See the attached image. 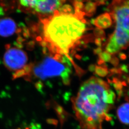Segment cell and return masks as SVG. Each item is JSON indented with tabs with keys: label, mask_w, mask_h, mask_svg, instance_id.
<instances>
[{
	"label": "cell",
	"mask_w": 129,
	"mask_h": 129,
	"mask_svg": "<svg viewBox=\"0 0 129 129\" xmlns=\"http://www.w3.org/2000/svg\"><path fill=\"white\" fill-rule=\"evenodd\" d=\"M115 95L108 84L91 77L81 85L72 100L75 115L82 129H103V122L111 119L110 111Z\"/></svg>",
	"instance_id": "1"
},
{
	"label": "cell",
	"mask_w": 129,
	"mask_h": 129,
	"mask_svg": "<svg viewBox=\"0 0 129 129\" xmlns=\"http://www.w3.org/2000/svg\"><path fill=\"white\" fill-rule=\"evenodd\" d=\"M83 13L56 11L42 21L43 42L53 54L66 55L86 29Z\"/></svg>",
	"instance_id": "2"
},
{
	"label": "cell",
	"mask_w": 129,
	"mask_h": 129,
	"mask_svg": "<svg viewBox=\"0 0 129 129\" xmlns=\"http://www.w3.org/2000/svg\"><path fill=\"white\" fill-rule=\"evenodd\" d=\"M109 11L115 28L107 43L105 50L107 53L113 55L129 46V1L113 2Z\"/></svg>",
	"instance_id": "3"
},
{
	"label": "cell",
	"mask_w": 129,
	"mask_h": 129,
	"mask_svg": "<svg viewBox=\"0 0 129 129\" xmlns=\"http://www.w3.org/2000/svg\"><path fill=\"white\" fill-rule=\"evenodd\" d=\"M69 60L66 55L52 54L44 58L37 64L29 66V75L45 80L49 78H61L64 84L69 82L70 73Z\"/></svg>",
	"instance_id": "4"
},
{
	"label": "cell",
	"mask_w": 129,
	"mask_h": 129,
	"mask_svg": "<svg viewBox=\"0 0 129 129\" xmlns=\"http://www.w3.org/2000/svg\"><path fill=\"white\" fill-rule=\"evenodd\" d=\"M64 1H21V7L39 15H49L55 13Z\"/></svg>",
	"instance_id": "5"
},
{
	"label": "cell",
	"mask_w": 129,
	"mask_h": 129,
	"mask_svg": "<svg viewBox=\"0 0 129 129\" xmlns=\"http://www.w3.org/2000/svg\"><path fill=\"white\" fill-rule=\"evenodd\" d=\"M5 66L12 72L16 74L26 66L28 57L26 53L18 48L8 47L4 56Z\"/></svg>",
	"instance_id": "6"
},
{
	"label": "cell",
	"mask_w": 129,
	"mask_h": 129,
	"mask_svg": "<svg viewBox=\"0 0 129 129\" xmlns=\"http://www.w3.org/2000/svg\"><path fill=\"white\" fill-rule=\"evenodd\" d=\"M17 25L14 20L9 17L0 19V36L9 37L16 32Z\"/></svg>",
	"instance_id": "7"
},
{
	"label": "cell",
	"mask_w": 129,
	"mask_h": 129,
	"mask_svg": "<svg viewBox=\"0 0 129 129\" xmlns=\"http://www.w3.org/2000/svg\"><path fill=\"white\" fill-rule=\"evenodd\" d=\"M117 115L121 122L129 124V103H125L119 107L117 110Z\"/></svg>",
	"instance_id": "8"
},
{
	"label": "cell",
	"mask_w": 129,
	"mask_h": 129,
	"mask_svg": "<svg viewBox=\"0 0 129 129\" xmlns=\"http://www.w3.org/2000/svg\"><path fill=\"white\" fill-rule=\"evenodd\" d=\"M111 19L110 14L106 13L98 16L94 20V23L98 27L106 28L111 25L112 22Z\"/></svg>",
	"instance_id": "9"
},
{
	"label": "cell",
	"mask_w": 129,
	"mask_h": 129,
	"mask_svg": "<svg viewBox=\"0 0 129 129\" xmlns=\"http://www.w3.org/2000/svg\"><path fill=\"white\" fill-rule=\"evenodd\" d=\"M95 8V6L94 5V4L93 3H88L86 4L84 8V11H85V13H86V14H90L92 13L94 9Z\"/></svg>",
	"instance_id": "10"
}]
</instances>
